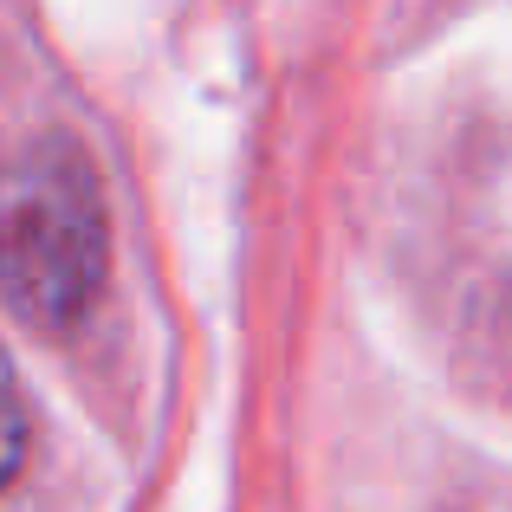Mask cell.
<instances>
[{
	"label": "cell",
	"mask_w": 512,
	"mask_h": 512,
	"mask_svg": "<svg viewBox=\"0 0 512 512\" xmlns=\"http://www.w3.org/2000/svg\"><path fill=\"white\" fill-rule=\"evenodd\" d=\"M111 266V227L91 163L39 137L0 169V299L39 331L78 325Z\"/></svg>",
	"instance_id": "obj_1"
},
{
	"label": "cell",
	"mask_w": 512,
	"mask_h": 512,
	"mask_svg": "<svg viewBox=\"0 0 512 512\" xmlns=\"http://www.w3.org/2000/svg\"><path fill=\"white\" fill-rule=\"evenodd\" d=\"M20 461H26V396H20L7 350H0V487L20 474Z\"/></svg>",
	"instance_id": "obj_2"
}]
</instances>
